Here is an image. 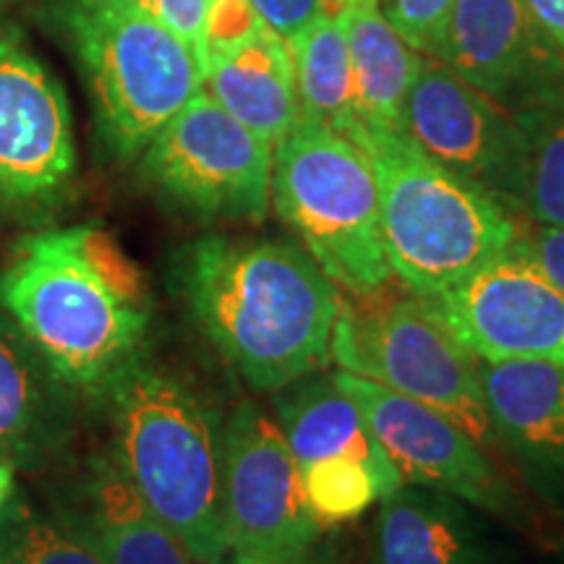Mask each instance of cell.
Returning <instances> with one entry per match:
<instances>
[{"label": "cell", "instance_id": "31", "mask_svg": "<svg viewBox=\"0 0 564 564\" xmlns=\"http://www.w3.org/2000/svg\"><path fill=\"white\" fill-rule=\"evenodd\" d=\"M523 6L564 55V0H523Z\"/></svg>", "mask_w": 564, "mask_h": 564}, {"label": "cell", "instance_id": "23", "mask_svg": "<svg viewBox=\"0 0 564 564\" xmlns=\"http://www.w3.org/2000/svg\"><path fill=\"white\" fill-rule=\"evenodd\" d=\"M512 116L523 137V217L564 228V87Z\"/></svg>", "mask_w": 564, "mask_h": 564}, {"label": "cell", "instance_id": "24", "mask_svg": "<svg viewBox=\"0 0 564 564\" xmlns=\"http://www.w3.org/2000/svg\"><path fill=\"white\" fill-rule=\"evenodd\" d=\"M0 564H105L58 502L40 505L17 486L0 510Z\"/></svg>", "mask_w": 564, "mask_h": 564}, {"label": "cell", "instance_id": "20", "mask_svg": "<svg viewBox=\"0 0 564 564\" xmlns=\"http://www.w3.org/2000/svg\"><path fill=\"white\" fill-rule=\"evenodd\" d=\"M377 564H486V546L465 502L403 484L377 514Z\"/></svg>", "mask_w": 564, "mask_h": 564}, {"label": "cell", "instance_id": "25", "mask_svg": "<svg viewBox=\"0 0 564 564\" xmlns=\"http://www.w3.org/2000/svg\"><path fill=\"white\" fill-rule=\"evenodd\" d=\"M312 510L324 525L358 518L387 497L382 481L369 465L352 457H333L301 470Z\"/></svg>", "mask_w": 564, "mask_h": 564}, {"label": "cell", "instance_id": "16", "mask_svg": "<svg viewBox=\"0 0 564 564\" xmlns=\"http://www.w3.org/2000/svg\"><path fill=\"white\" fill-rule=\"evenodd\" d=\"M76 400L0 308V463L21 474L58 465L74 442Z\"/></svg>", "mask_w": 564, "mask_h": 564}, {"label": "cell", "instance_id": "18", "mask_svg": "<svg viewBox=\"0 0 564 564\" xmlns=\"http://www.w3.org/2000/svg\"><path fill=\"white\" fill-rule=\"evenodd\" d=\"M274 411L301 470L333 457H352L379 476L387 497L403 486V478L384 455L361 408L337 387L333 373L314 371L282 387L274 392Z\"/></svg>", "mask_w": 564, "mask_h": 564}, {"label": "cell", "instance_id": "11", "mask_svg": "<svg viewBox=\"0 0 564 564\" xmlns=\"http://www.w3.org/2000/svg\"><path fill=\"white\" fill-rule=\"evenodd\" d=\"M400 131L457 178L523 217V137L514 116L442 61L423 55Z\"/></svg>", "mask_w": 564, "mask_h": 564}, {"label": "cell", "instance_id": "7", "mask_svg": "<svg viewBox=\"0 0 564 564\" xmlns=\"http://www.w3.org/2000/svg\"><path fill=\"white\" fill-rule=\"evenodd\" d=\"M369 308L340 303L333 361L455 421L486 453H499L478 361L449 335L423 299L408 295Z\"/></svg>", "mask_w": 564, "mask_h": 564}, {"label": "cell", "instance_id": "35", "mask_svg": "<svg viewBox=\"0 0 564 564\" xmlns=\"http://www.w3.org/2000/svg\"><path fill=\"white\" fill-rule=\"evenodd\" d=\"M9 3H17V0H0V9H3V6H9Z\"/></svg>", "mask_w": 564, "mask_h": 564}, {"label": "cell", "instance_id": "5", "mask_svg": "<svg viewBox=\"0 0 564 564\" xmlns=\"http://www.w3.org/2000/svg\"><path fill=\"white\" fill-rule=\"evenodd\" d=\"M37 19L79 68L112 160H137L204 89L192 47L137 0H42Z\"/></svg>", "mask_w": 564, "mask_h": 564}, {"label": "cell", "instance_id": "8", "mask_svg": "<svg viewBox=\"0 0 564 564\" xmlns=\"http://www.w3.org/2000/svg\"><path fill=\"white\" fill-rule=\"evenodd\" d=\"M272 152L202 89L139 154V178L192 220L259 225L272 209Z\"/></svg>", "mask_w": 564, "mask_h": 564}, {"label": "cell", "instance_id": "10", "mask_svg": "<svg viewBox=\"0 0 564 564\" xmlns=\"http://www.w3.org/2000/svg\"><path fill=\"white\" fill-rule=\"evenodd\" d=\"M223 514L228 552H306L327 528L278 419L253 403L223 423Z\"/></svg>", "mask_w": 564, "mask_h": 564}, {"label": "cell", "instance_id": "2", "mask_svg": "<svg viewBox=\"0 0 564 564\" xmlns=\"http://www.w3.org/2000/svg\"><path fill=\"white\" fill-rule=\"evenodd\" d=\"M0 308L70 390L97 403L144 352L152 324L144 272L91 223L21 238L0 267Z\"/></svg>", "mask_w": 564, "mask_h": 564}, {"label": "cell", "instance_id": "19", "mask_svg": "<svg viewBox=\"0 0 564 564\" xmlns=\"http://www.w3.org/2000/svg\"><path fill=\"white\" fill-rule=\"evenodd\" d=\"M204 91L272 147L303 118L288 42L267 24L243 45L209 55Z\"/></svg>", "mask_w": 564, "mask_h": 564}, {"label": "cell", "instance_id": "30", "mask_svg": "<svg viewBox=\"0 0 564 564\" xmlns=\"http://www.w3.org/2000/svg\"><path fill=\"white\" fill-rule=\"evenodd\" d=\"M520 246H523L528 257H531L533 262L564 291V228L535 225L533 230H523Z\"/></svg>", "mask_w": 564, "mask_h": 564}, {"label": "cell", "instance_id": "29", "mask_svg": "<svg viewBox=\"0 0 564 564\" xmlns=\"http://www.w3.org/2000/svg\"><path fill=\"white\" fill-rule=\"evenodd\" d=\"M251 6L257 9L259 19L285 40L327 13V0H251Z\"/></svg>", "mask_w": 564, "mask_h": 564}, {"label": "cell", "instance_id": "17", "mask_svg": "<svg viewBox=\"0 0 564 564\" xmlns=\"http://www.w3.org/2000/svg\"><path fill=\"white\" fill-rule=\"evenodd\" d=\"M105 564H199L108 455L84 463L74 491L58 499Z\"/></svg>", "mask_w": 564, "mask_h": 564}, {"label": "cell", "instance_id": "1", "mask_svg": "<svg viewBox=\"0 0 564 564\" xmlns=\"http://www.w3.org/2000/svg\"><path fill=\"white\" fill-rule=\"evenodd\" d=\"M178 295L251 390L280 392L333 361L340 288L301 243L207 236L175 253Z\"/></svg>", "mask_w": 564, "mask_h": 564}, {"label": "cell", "instance_id": "26", "mask_svg": "<svg viewBox=\"0 0 564 564\" xmlns=\"http://www.w3.org/2000/svg\"><path fill=\"white\" fill-rule=\"evenodd\" d=\"M457 0H379L384 19L415 53L440 58Z\"/></svg>", "mask_w": 564, "mask_h": 564}, {"label": "cell", "instance_id": "6", "mask_svg": "<svg viewBox=\"0 0 564 564\" xmlns=\"http://www.w3.org/2000/svg\"><path fill=\"white\" fill-rule=\"evenodd\" d=\"M272 209L322 272L352 299L377 295L392 280L377 175L356 141L301 118L274 144Z\"/></svg>", "mask_w": 564, "mask_h": 564}, {"label": "cell", "instance_id": "12", "mask_svg": "<svg viewBox=\"0 0 564 564\" xmlns=\"http://www.w3.org/2000/svg\"><path fill=\"white\" fill-rule=\"evenodd\" d=\"M476 361L564 369V291L518 243L460 285L426 301Z\"/></svg>", "mask_w": 564, "mask_h": 564}, {"label": "cell", "instance_id": "4", "mask_svg": "<svg viewBox=\"0 0 564 564\" xmlns=\"http://www.w3.org/2000/svg\"><path fill=\"white\" fill-rule=\"evenodd\" d=\"M379 188V223L392 278L415 299L460 285L523 236L520 217L429 158L403 131L358 129Z\"/></svg>", "mask_w": 564, "mask_h": 564}, {"label": "cell", "instance_id": "13", "mask_svg": "<svg viewBox=\"0 0 564 564\" xmlns=\"http://www.w3.org/2000/svg\"><path fill=\"white\" fill-rule=\"evenodd\" d=\"M335 382L361 408L403 484L423 486L494 514H512L514 494L497 463L455 421L387 387L337 369Z\"/></svg>", "mask_w": 564, "mask_h": 564}, {"label": "cell", "instance_id": "21", "mask_svg": "<svg viewBox=\"0 0 564 564\" xmlns=\"http://www.w3.org/2000/svg\"><path fill=\"white\" fill-rule=\"evenodd\" d=\"M337 19L348 40L356 110L364 129L400 131L423 55L392 30L379 0H364L343 9Z\"/></svg>", "mask_w": 564, "mask_h": 564}, {"label": "cell", "instance_id": "14", "mask_svg": "<svg viewBox=\"0 0 564 564\" xmlns=\"http://www.w3.org/2000/svg\"><path fill=\"white\" fill-rule=\"evenodd\" d=\"M436 61L510 112L564 87V55L523 0H457Z\"/></svg>", "mask_w": 564, "mask_h": 564}, {"label": "cell", "instance_id": "15", "mask_svg": "<svg viewBox=\"0 0 564 564\" xmlns=\"http://www.w3.org/2000/svg\"><path fill=\"white\" fill-rule=\"evenodd\" d=\"M497 447L549 510L564 514V369L478 361Z\"/></svg>", "mask_w": 564, "mask_h": 564}, {"label": "cell", "instance_id": "27", "mask_svg": "<svg viewBox=\"0 0 564 564\" xmlns=\"http://www.w3.org/2000/svg\"><path fill=\"white\" fill-rule=\"evenodd\" d=\"M262 24L264 21L259 19L251 0H209L204 24V66L209 55L228 53L251 40Z\"/></svg>", "mask_w": 564, "mask_h": 564}, {"label": "cell", "instance_id": "3", "mask_svg": "<svg viewBox=\"0 0 564 564\" xmlns=\"http://www.w3.org/2000/svg\"><path fill=\"white\" fill-rule=\"evenodd\" d=\"M110 457L199 564L228 554L223 514V423L192 382L162 364L137 361L100 398Z\"/></svg>", "mask_w": 564, "mask_h": 564}, {"label": "cell", "instance_id": "34", "mask_svg": "<svg viewBox=\"0 0 564 564\" xmlns=\"http://www.w3.org/2000/svg\"><path fill=\"white\" fill-rule=\"evenodd\" d=\"M364 3V0H327V13H340L343 9H350V6Z\"/></svg>", "mask_w": 564, "mask_h": 564}, {"label": "cell", "instance_id": "33", "mask_svg": "<svg viewBox=\"0 0 564 564\" xmlns=\"http://www.w3.org/2000/svg\"><path fill=\"white\" fill-rule=\"evenodd\" d=\"M13 491H17V470L0 463V510L13 497Z\"/></svg>", "mask_w": 564, "mask_h": 564}, {"label": "cell", "instance_id": "22", "mask_svg": "<svg viewBox=\"0 0 564 564\" xmlns=\"http://www.w3.org/2000/svg\"><path fill=\"white\" fill-rule=\"evenodd\" d=\"M288 42L301 116L352 139L361 129L356 110L350 51L337 13H322Z\"/></svg>", "mask_w": 564, "mask_h": 564}, {"label": "cell", "instance_id": "9", "mask_svg": "<svg viewBox=\"0 0 564 564\" xmlns=\"http://www.w3.org/2000/svg\"><path fill=\"white\" fill-rule=\"evenodd\" d=\"M74 116L30 37L0 19V220L40 225L74 192Z\"/></svg>", "mask_w": 564, "mask_h": 564}, {"label": "cell", "instance_id": "28", "mask_svg": "<svg viewBox=\"0 0 564 564\" xmlns=\"http://www.w3.org/2000/svg\"><path fill=\"white\" fill-rule=\"evenodd\" d=\"M137 3L192 47L204 74V24H207L209 0H137Z\"/></svg>", "mask_w": 564, "mask_h": 564}, {"label": "cell", "instance_id": "32", "mask_svg": "<svg viewBox=\"0 0 564 564\" xmlns=\"http://www.w3.org/2000/svg\"><path fill=\"white\" fill-rule=\"evenodd\" d=\"M217 564H324L314 554V546L306 552H282V554H257V552H228Z\"/></svg>", "mask_w": 564, "mask_h": 564}]
</instances>
